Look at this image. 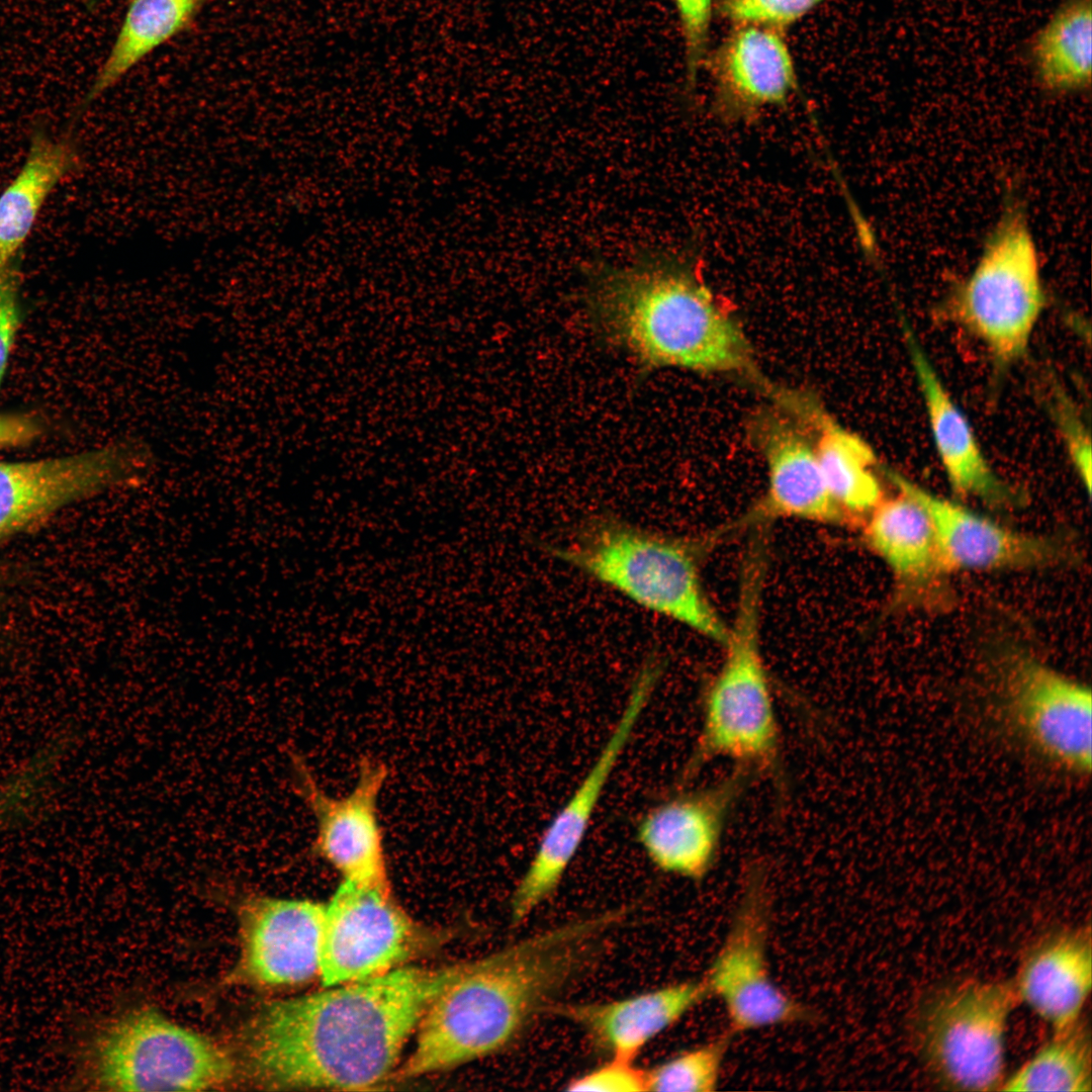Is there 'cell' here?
Instances as JSON below:
<instances>
[{
    "instance_id": "6da1fadb",
    "label": "cell",
    "mask_w": 1092,
    "mask_h": 1092,
    "mask_svg": "<svg viewBox=\"0 0 1092 1092\" xmlns=\"http://www.w3.org/2000/svg\"><path fill=\"white\" fill-rule=\"evenodd\" d=\"M464 966L402 967L265 1004L246 1035L253 1075L273 1089L372 1088L392 1072L431 1001Z\"/></svg>"
},
{
    "instance_id": "7a4b0ae2",
    "label": "cell",
    "mask_w": 1092,
    "mask_h": 1092,
    "mask_svg": "<svg viewBox=\"0 0 1092 1092\" xmlns=\"http://www.w3.org/2000/svg\"><path fill=\"white\" fill-rule=\"evenodd\" d=\"M618 927L611 910L542 930L484 958L429 1004L397 1076L439 1073L519 1042L558 997L599 963Z\"/></svg>"
},
{
    "instance_id": "3957f363",
    "label": "cell",
    "mask_w": 1092,
    "mask_h": 1092,
    "mask_svg": "<svg viewBox=\"0 0 1092 1092\" xmlns=\"http://www.w3.org/2000/svg\"><path fill=\"white\" fill-rule=\"evenodd\" d=\"M586 305L601 335L648 368L753 372L751 349L727 300L706 282L697 249L647 251L596 266Z\"/></svg>"
},
{
    "instance_id": "277c9868",
    "label": "cell",
    "mask_w": 1092,
    "mask_h": 1092,
    "mask_svg": "<svg viewBox=\"0 0 1092 1092\" xmlns=\"http://www.w3.org/2000/svg\"><path fill=\"white\" fill-rule=\"evenodd\" d=\"M765 571L766 544L752 540L741 565L724 657L702 689L700 729L678 785L692 781L709 762L727 759L768 781L782 810L790 784L772 682L760 645Z\"/></svg>"
},
{
    "instance_id": "5b68a950",
    "label": "cell",
    "mask_w": 1092,
    "mask_h": 1092,
    "mask_svg": "<svg viewBox=\"0 0 1092 1092\" xmlns=\"http://www.w3.org/2000/svg\"><path fill=\"white\" fill-rule=\"evenodd\" d=\"M708 538L692 540L642 529L618 518L588 520L552 554L637 605L723 646L728 626L703 586L700 558Z\"/></svg>"
},
{
    "instance_id": "8992f818",
    "label": "cell",
    "mask_w": 1092,
    "mask_h": 1092,
    "mask_svg": "<svg viewBox=\"0 0 1092 1092\" xmlns=\"http://www.w3.org/2000/svg\"><path fill=\"white\" fill-rule=\"evenodd\" d=\"M981 714L996 733L1069 776L1091 771L1092 695L1025 647L999 648L983 675Z\"/></svg>"
},
{
    "instance_id": "52a82bcc",
    "label": "cell",
    "mask_w": 1092,
    "mask_h": 1092,
    "mask_svg": "<svg viewBox=\"0 0 1092 1092\" xmlns=\"http://www.w3.org/2000/svg\"><path fill=\"white\" fill-rule=\"evenodd\" d=\"M1045 304L1036 245L1019 198L1002 212L970 273L946 300L948 314L979 339L1000 367L1026 353Z\"/></svg>"
},
{
    "instance_id": "ba28073f",
    "label": "cell",
    "mask_w": 1092,
    "mask_h": 1092,
    "mask_svg": "<svg viewBox=\"0 0 1092 1092\" xmlns=\"http://www.w3.org/2000/svg\"><path fill=\"white\" fill-rule=\"evenodd\" d=\"M1017 1004L1012 980L963 979L927 995L912 1029L932 1080L949 1091H1000L1007 1025Z\"/></svg>"
},
{
    "instance_id": "9c48e42d",
    "label": "cell",
    "mask_w": 1092,
    "mask_h": 1092,
    "mask_svg": "<svg viewBox=\"0 0 1092 1092\" xmlns=\"http://www.w3.org/2000/svg\"><path fill=\"white\" fill-rule=\"evenodd\" d=\"M81 1082L113 1091L204 1090L233 1063L214 1041L150 1008L105 1023L79 1053Z\"/></svg>"
},
{
    "instance_id": "30bf717a",
    "label": "cell",
    "mask_w": 1092,
    "mask_h": 1092,
    "mask_svg": "<svg viewBox=\"0 0 1092 1092\" xmlns=\"http://www.w3.org/2000/svg\"><path fill=\"white\" fill-rule=\"evenodd\" d=\"M770 925L768 875L764 866L751 862L744 870L725 937L703 975L733 1036L818 1020L810 1006L775 981L768 960Z\"/></svg>"
},
{
    "instance_id": "8fae6325",
    "label": "cell",
    "mask_w": 1092,
    "mask_h": 1092,
    "mask_svg": "<svg viewBox=\"0 0 1092 1092\" xmlns=\"http://www.w3.org/2000/svg\"><path fill=\"white\" fill-rule=\"evenodd\" d=\"M154 464L152 447L138 437L63 456L0 460V540L28 531L75 503L136 485Z\"/></svg>"
},
{
    "instance_id": "7c38bea8",
    "label": "cell",
    "mask_w": 1092,
    "mask_h": 1092,
    "mask_svg": "<svg viewBox=\"0 0 1092 1092\" xmlns=\"http://www.w3.org/2000/svg\"><path fill=\"white\" fill-rule=\"evenodd\" d=\"M663 663L648 657L631 687L625 708L590 768L544 829L511 898V922H524L556 891L576 855L615 765L660 679Z\"/></svg>"
},
{
    "instance_id": "4fadbf2b",
    "label": "cell",
    "mask_w": 1092,
    "mask_h": 1092,
    "mask_svg": "<svg viewBox=\"0 0 1092 1092\" xmlns=\"http://www.w3.org/2000/svg\"><path fill=\"white\" fill-rule=\"evenodd\" d=\"M756 776L732 766L696 789L677 787L639 819L636 838L660 872L703 882L717 866L728 824Z\"/></svg>"
},
{
    "instance_id": "5bb4252c",
    "label": "cell",
    "mask_w": 1092,
    "mask_h": 1092,
    "mask_svg": "<svg viewBox=\"0 0 1092 1092\" xmlns=\"http://www.w3.org/2000/svg\"><path fill=\"white\" fill-rule=\"evenodd\" d=\"M415 937L390 889L344 880L325 904L318 978L332 987L384 974L410 956Z\"/></svg>"
},
{
    "instance_id": "9a60e30c",
    "label": "cell",
    "mask_w": 1092,
    "mask_h": 1092,
    "mask_svg": "<svg viewBox=\"0 0 1092 1092\" xmlns=\"http://www.w3.org/2000/svg\"><path fill=\"white\" fill-rule=\"evenodd\" d=\"M898 490L925 511L947 571L1037 570L1068 564L1073 547L1059 534L1018 531L887 471Z\"/></svg>"
},
{
    "instance_id": "2e32d148",
    "label": "cell",
    "mask_w": 1092,
    "mask_h": 1092,
    "mask_svg": "<svg viewBox=\"0 0 1092 1092\" xmlns=\"http://www.w3.org/2000/svg\"><path fill=\"white\" fill-rule=\"evenodd\" d=\"M294 785L316 820L312 851L326 859L345 881L389 889L377 800L387 778L386 765L364 757L352 792L328 796L298 755L291 758Z\"/></svg>"
},
{
    "instance_id": "e0dca14e",
    "label": "cell",
    "mask_w": 1092,
    "mask_h": 1092,
    "mask_svg": "<svg viewBox=\"0 0 1092 1092\" xmlns=\"http://www.w3.org/2000/svg\"><path fill=\"white\" fill-rule=\"evenodd\" d=\"M785 30L736 24L704 67L712 80L711 109L726 125L752 124L767 108H785L800 92Z\"/></svg>"
},
{
    "instance_id": "ac0fdd59",
    "label": "cell",
    "mask_w": 1092,
    "mask_h": 1092,
    "mask_svg": "<svg viewBox=\"0 0 1092 1092\" xmlns=\"http://www.w3.org/2000/svg\"><path fill=\"white\" fill-rule=\"evenodd\" d=\"M325 904L256 896L240 911V956L228 979L258 987L293 986L320 973Z\"/></svg>"
},
{
    "instance_id": "d6986e66",
    "label": "cell",
    "mask_w": 1092,
    "mask_h": 1092,
    "mask_svg": "<svg viewBox=\"0 0 1092 1092\" xmlns=\"http://www.w3.org/2000/svg\"><path fill=\"white\" fill-rule=\"evenodd\" d=\"M884 497L861 522L862 542L887 566L892 609L937 613L953 603L950 573L922 507L898 490Z\"/></svg>"
},
{
    "instance_id": "ffe728a7",
    "label": "cell",
    "mask_w": 1092,
    "mask_h": 1092,
    "mask_svg": "<svg viewBox=\"0 0 1092 1092\" xmlns=\"http://www.w3.org/2000/svg\"><path fill=\"white\" fill-rule=\"evenodd\" d=\"M750 429L766 461L767 487L730 529L777 519L848 524L828 490L810 432L769 410L760 412Z\"/></svg>"
},
{
    "instance_id": "44dd1931",
    "label": "cell",
    "mask_w": 1092,
    "mask_h": 1092,
    "mask_svg": "<svg viewBox=\"0 0 1092 1092\" xmlns=\"http://www.w3.org/2000/svg\"><path fill=\"white\" fill-rule=\"evenodd\" d=\"M710 999L703 978L664 985L621 999L556 1002L548 1014L579 1027L589 1042L609 1058L634 1059L653 1039Z\"/></svg>"
},
{
    "instance_id": "7402d4cb",
    "label": "cell",
    "mask_w": 1092,
    "mask_h": 1092,
    "mask_svg": "<svg viewBox=\"0 0 1092 1092\" xmlns=\"http://www.w3.org/2000/svg\"><path fill=\"white\" fill-rule=\"evenodd\" d=\"M904 335L934 445L952 490L962 497L977 498L995 509L1020 506L1022 494L991 467L967 417L906 325Z\"/></svg>"
},
{
    "instance_id": "603a6c76",
    "label": "cell",
    "mask_w": 1092,
    "mask_h": 1092,
    "mask_svg": "<svg viewBox=\"0 0 1092 1092\" xmlns=\"http://www.w3.org/2000/svg\"><path fill=\"white\" fill-rule=\"evenodd\" d=\"M1011 980L1018 1003L1053 1031L1078 1022L1092 988L1090 925L1061 927L1037 937Z\"/></svg>"
},
{
    "instance_id": "cb8c5ba5",
    "label": "cell",
    "mask_w": 1092,
    "mask_h": 1092,
    "mask_svg": "<svg viewBox=\"0 0 1092 1092\" xmlns=\"http://www.w3.org/2000/svg\"><path fill=\"white\" fill-rule=\"evenodd\" d=\"M789 410L816 430L814 447L828 490L847 523L860 525L885 497L873 449L807 397L796 395Z\"/></svg>"
},
{
    "instance_id": "d4e9b609",
    "label": "cell",
    "mask_w": 1092,
    "mask_h": 1092,
    "mask_svg": "<svg viewBox=\"0 0 1092 1092\" xmlns=\"http://www.w3.org/2000/svg\"><path fill=\"white\" fill-rule=\"evenodd\" d=\"M79 162L70 140L33 134L23 166L0 195V269L14 264L47 197Z\"/></svg>"
},
{
    "instance_id": "484cf974",
    "label": "cell",
    "mask_w": 1092,
    "mask_h": 1092,
    "mask_svg": "<svg viewBox=\"0 0 1092 1092\" xmlns=\"http://www.w3.org/2000/svg\"><path fill=\"white\" fill-rule=\"evenodd\" d=\"M1029 58L1039 86L1050 93L1087 90L1092 76L1091 0H1066L1034 33Z\"/></svg>"
},
{
    "instance_id": "4316f807",
    "label": "cell",
    "mask_w": 1092,
    "mask_h": 1092,
    "mask_svg": "<svg viewBox=\"0 0 1092 1092\" xmlns=\"http://www.w3.org/2000/svg\"><path fill=\"white\" fill-rule=\"evenodd\" d=\"M207 0H131L115 41L89 87L87 107L158 47L184 30Z\"/></svg>"
},
{
    "instance_id": "83f0119b",
    "label": "cell",
    "mask_w": 1092,
    "mask_h": 1092,
    "mask_svg": "<svg viewBox=\"0 0 1092 1092\" xmlns=\"http://www.w3.org/2000/svg\"><path fill=\"white\" fill-rule=\"evenodd\" d=\"M1092 1090V1049L1090 1028L1081 1018L1075 1024L1053 1031L1028 1060L1010 1076L1000 1091Z\"/></svg>"
},
{
    "instance_id": "f1b7e54d",
    "label": "cell",
    "mask_w": 1092,
    "mask_h": 1092,
    "mask_svg": "<svg viewBox=\"0 0 1092 1092\" xmlns=\"http://www.w3.org/2000/svg\"><path fill=\"white\" fill-rule=\"evenodd\" d=\"M733 1035L727 1030L646 1069L647 1091L712 1092L718 1089Z\"/></svg>"
},
{
    "instance_id": "f546056e",
    "label": "cell",
    "mask_w": 1092,
    "mask_h": 1092,
    "mask_svg": "<svg viewBox=\"0 0 1092 1092\" xmlns=\"http://www.w3.org/2000/svg\"><path fill=\"white\" fill-rule=\"evenodd\" d=\"M826 0H715L719 17L736 24H757L785 30Z\"/></svg>"
},
{
    "instance_id": "4dcf8cb0",
    "label": "cell",
    "mask_w": 1092,
    "mask_h": 1092,
    "mask_svg": "<svg viewBox=\"0 0 1092 1092\" xmlns=\"http://www.w3.org/2000/svg\"><path fill=\"white\" fill-rule=\"evenodd\" d=\"M715 0H672L681 34L686 87L693 91L709 52V35Z\"/></svg>"
},
{
    "instance_id": "1f68e13d",
    "label": "cell",
    "mask_w": 1092,
    "mask_h": 1092,
    "mask_svg": "<svg viewBox=\"0 0 1092 1092\" xmlns=\"http://www.w3.org/2000/svg\"><path fill=\"white\" fill-rule=\"evenodd\" d=\"M567 1091L639 1092L647 1091L646 1069L634 1061L610 1058L597 1068L571 1079Z\"/></svg>"
},
{
    "instance_id": "d6a6232c",
    "label": "cell",
    "mask_w": 1092,
    "mask_h": 1092,
    "mask_svg": "<svg viewBox=\"0 0 1092 1092\" xmlns=\"http://www.w3.org/2000/svg\"><path fill=\"white\" fill-rule=\"evenodd\" d=\"M18 286L14 264L0 269V387L20 324Z\"/></svg>"
},
{
    "instance_id": "836d02e7",
    "label": "cell",
    "mask_w": 1092,
    "mask_h": 1092,
    "mask_svg": "<svg viewBox=\"0 0 1092 1092\" xmlns=\"http://www.w3.org/2000/svg\"><path fill=\"white\" fill-rule=\"evenodd\" d=\"M41 429L32 416H0V449L29 444L40 435Z\"/></svg>"
}]
</instances>
